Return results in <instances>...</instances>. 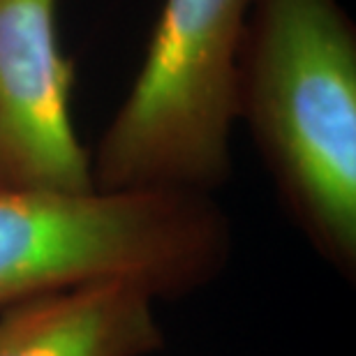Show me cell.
I'll return each instance as SVG.
<instances>
[{"instance_id":"cell-2","label":"cell","mask_w":356,"mask_h":356,"mask_svg":"<svg viewBox=\"0 0 356 356\" xmlns=\"http://www.w3.org/2000/svg\"><path fill=\"white\" fill-rule=\"evenodd\" d=\"M232 250L213 195L0 188V308L97 284L181 298L218 280Z\"/></svg>"},{"instance_id":"cell-3","label":"cell","mask_w":356,"mask_h":356,"mask_svg":"<svg viewBox=\"0 0 356 356\" xmlns=\"http://www.w3.org/2000/svg\"><path fill=\"white\" fill-rule=\"evenodd\" d=\"M250 5L162 0L139 72L90 155L97 188L213 195L227 183Z\"/></svg>"},{"instance_id":"cell-5","label":"cell","mask_w":356,"mask_h":356,"mask_svg":"<svg viewBox=\"0 0 356 356\" xmlns=\"http://www.w3.org/2000/svg\"><path fill=\"white\" fill-rule=\"evenodd\" d=\"M158 301L97 284L0 308V356H153L165 347Z\"/></svg>"},{"instance_id":"cell-1","label":"cell","mask_w":356,"mask_h":356,"mask_svg":"<svg viewBox=\"0 0 356 356\" xmlns=\"http://www.w3.org/2000/svg\"><path fill=\"white\" fill-rule=\"evenodd\" d=\"M238 120L310 245L356 270V28L338 0H252Z\"/></svg>"},{"instance_id":"cell-4","label":"cell","mask_w":356,"mask_h":356,"mask_svg":"<svg viewBox=\"0 0 356 356\" xmlns=\"http://www.w3.org/2000/svg\"><path fill=\"white\" fill-rule=\"evenodd\" d=\"M72 90L58 0H0V188H95Z\"/></svg>"}]
</instances>
